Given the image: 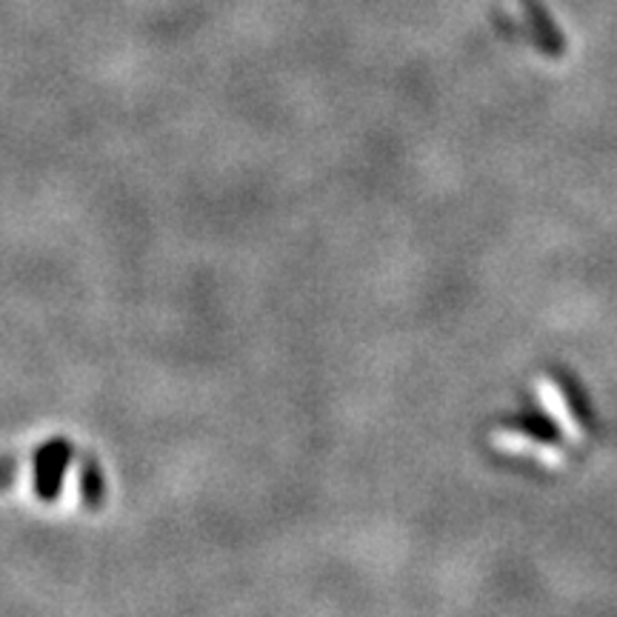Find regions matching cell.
I'll use <instances>...</instances> for the list:
<instances>
[{
  "label": "cell",
  "mask_w": 617,
  "mask_h": 617,
  "mask_svg": "<svg viewBox=\"0 0 617 617\" xmlns=\"http://www.w3.org/2000/svg\"><path fill=\"white\" fill-rule=\"evenodd\" d=\"M72 458V446L64 441H52V444L41 446L35 458V489L44 501H55L64 487L66 466Z\"/></svg>",
  "instance_id": "1"
},
{
  "label": "cell",
  "mask_w": 617,
  "mask_h": 617,
  "mask_svg": "<svg viewBox=\"0 0 617 617\" xmlns=\"http://www.w3.org/2000/svg\"><path fill=\"white\" fill-rule=\"evenodd\" d=\"M83 494H87V501L92 503L101 498V475H98L95 464L83 466Z\"/></svg>",
  "instance_id": "2"
},
{
  "label": "cell",
  "mask_w": 617,
  "mask_h": 617,
  "mask_svg": "<svg viewBox=\"0 0 617 617\" xmlns=\"http://www.w3.org/2000/svg\"><path fill=\"white\" fill-rule=\"evenodd\" d=\"M15 478V460H0V489H7Z\"/></svg>",
  "instance_id": "3"
}]
</instances>
